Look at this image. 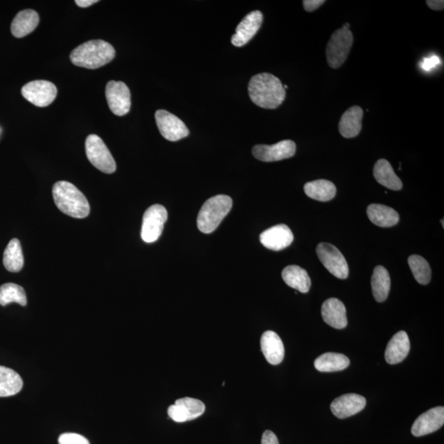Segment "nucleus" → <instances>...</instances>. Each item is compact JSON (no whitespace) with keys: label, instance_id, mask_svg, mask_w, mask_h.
I'll list each match as a JSON object with an SVG mask.
<instances>
[{"label":"nucleus","instance_id":"nucleus-1","mask_svg":"<svg viewBox=\"0 0 444 444\" xmlns=\"http://www.w3.org/2000/svg\"><path fill=\"white\" fill-rule=\"evenodd\" d=\"M250 99L263 109H277L286 98V90L274 75L262 73L252 77L249 84Z\"/></svg>","mask_w":444,"mask_h":444},{"label":"nucleus","instance_id":"nucleus-2","mask_svg":"<svg viewBox=\"0 0 444 444\" xmlns=\"http://www.w3.org/2000/svg\"><path fill=\"white\" fill-rule=\"evenodd\" d=\"M113 46L102 40L87 41L77 46L70 55L72 63L89 70H96L109 64L115 58Z\"/></svg>","mask_w":444,"mask_h":444},{"label":"nucleus","instance_id":"nucleus-3","mask_svg":"<svg viewBox=\"0 0 444 444\" xmlns=\"http://www.w3.org/2000/svg\"><path fill=\"white\" fill-rule=\"evenodd\" d=\"M55 204L66 215L74 218H85L90 213V205L85 195L73 184L56 182L52 189Z\"/></svg>","mask_w":444,"mask_h":444},{"label":"nucleus","instance_id":"nucleus-4","mask_svg":"<svg viewBox=\"0 0 444 444\" xmlns=\"http://www.w3.org/2000/svg\"><path fill=\"white\" fill-rule=\"evenodd\" d=\"M232 205L233 202L227 195H216L206 200L198 216L197 225L199 231L204 234L213 233L230 213Z\"/></svg>","mask_w":444,"mask_h":444},{"label":"nucleus","instance_id":"nucleus-5","mask_svg":"<svg viewBox=\"0 0 444 444\" xmlns=\"http://www.w3.org/2000/svg\"><path fill=\"white\" fill-rule=\"evenodd\" d=\"M353 40V34L350 29L342 28L335 30L326 49L328 64L332 69L340 68L347 60Z\"/></svg>","mask_w":444,"mask_h":444},{"label":"nucleus","instance_id":"nucleus-6","mask_svg":"<svg viewBox=\"0 0 444 444\" xmlns=\"http://www.w3.org/2000/svg\"><path fill=\"white\" fill-rule=\"evenodd\" d=\"M85 148L87 158L96 169L106 174H112L116 172L115 159L99 136L91 134L87 137Z\"/></svg>","mask_w":444,"mask_h":444},{"label":"nucleus","instance_id":"nucleus-7","mask_svg":"<svg viewBox=\"0 0 444 444\" xmlns=\"http://www.w3.org/2000/svg\"><path fill=\"white\" fill-rule=\"evenodd\" d=\"M168 218L165 206L159 204L150 206L143 215L141 236L144 242L153 243L162 235L164 225Z\"/></svg>","mask_w":444,"mask_h":444},{"label":"nucleus","instance_id":"nucleus-8","mask_svg":"<svg viewBox=\"0 0 444 444\" xmlns=\"http://www.w3.org/2000/svg\"><path fill=\"white\" fill-rule=\"evenodd\" d=\"M320 262L328 271L339 279L348 278L349 267L342 252L328 243H320L316 249Z\"/></svg>","mask_w":444,"mask_h":444},{"label":"nucleus","instance_id":"nucleus-9","mask_svg":"<svg viewBox=\"0 0 444 444\" xmlns=\"http://www.w3.org/2000/svg\"><path fill=\"white\" fill-rule=\"evenodd\" d=\"M106 96L108 106L116 116H123L130 112L131 94L125 82L116 81L108 82Z\"/></svg>","mask_w":444,"mask_h":444},{"label":"nucleus","instance_id":"nucleus-10","mask_svg":"<svg viewBox=\"0 0 444 444\" xmlns=\"http://www.w3.org/2000/svg\"><path fill=\"white\" fill-rule=\"evenodd\" d=\"M22 94L26 100L38 107L48 106L57 96V89L52 82L37 80L23 86Z\"/></svg>","mask_w":444,"mask_h":444},{"label":"nucleus","instance_id":"nucleus-11","mask_svg":"<svg viewBox=\"0 0 444 444\" xmlns=\"http://www.w3.org/2000/svg\"><path fill=\"white\" fill-rule=\"evenodd\" d=\"M157 125L163 138L170 142H177L189 135V131L185 123L177 116L167 111L156 112Z\"/></svg>","mask_w":444,"mask_h":444},{"label":"nucleus","instance_id":"nucleus-12","mask_svg":"<svg viewBox=\"0 0 444 444\" xmlns=\"http://www.w3.org/2000/svg\"><path fill=\"white\" fill-rule=\"evenodd\" d=\"M205 409L203 401L192 397H184L169 406L168 416L175 422L183 423L197 419L204 414Z\"/></svg>","mask_w":444,"mask_h":444},{"label":"nucleus","instance_id":"nucleus-13","mask_svg":"<svg viewBox=\"0 0 444 444\" xmlns=\"http://www.w3.org/2000/svg\"><path fill=\"white\" fill-rule=\"evenodd\" d=\"M296 145L292 140H283L273 145H256L252 155L261 162H272L291 158L296 154Z\"/></svg>","mask_w":444,"mask_h":444},{"label":"nucleus","instance_id":"nucleus-14","mask_svg":"<svg viewBox=\"0 0 444 444\" xmlns=\"http://www.w3.org/2000/svg\"><path fill=\"white\" fill-rule=\"evenodd\" d=\"M444 424V408H432L417 418L411 428V433L416 437L430 435L435 432Z\"/></svg>","mask_w":444,"mask_h":444},{"label":"nucleus","instance_id":"nucleus-15","mask_svg":"<svg viewBox=\"0 0 444 444\" xmlns=\"http://www.w3.org/2000/svg\"><path fill=\"white\" fill-rule=\"evenodd\" d=\"M262 21L263 15L259 10L248 14L236 28L235 34L231 38V43L236 48H241L249 43V41L259 32Z\"/></svg>","mask_w":444,"mask_h":444},{"label":"nucleus","instance_id":"nucleus-16","mask_svg":"<svg viewBox=\"0 0 444 444\" xmlns=\"http://www.w3.org/2000/svg\"><path fill=\"white\" fill-rule=\"evenodd\" d=\"M294 240L292 231L287 225L271 227L260 235L262 245L268 250L280 251L292 245Z\"/></svg>","mask_w":444,"mask_h":444},{"label":"nucleus","instance_id":"nucleus-17","mask_svg":"<svg viewBox=\"0 0 444 444\" xmlns=\"http://www.w3.org/2000/svg\"><path fill=\"white\" fill-rule=\"evenodd\" d=\"M366 399L364 396L355 394H345L335 399L331 404V411L339 419H345L364 410Z\"/></svg>","mask_w":444,"mask_h":444},{"label":"nucleus","instance_id":"nucleus-18","mask_svg":"<svg viewBox=\"0 0 444 444\" xmlns=\"http://www.w3.org/2000/svg\"><path fill=\"white\" fill-rule=\"evenodd\" d=\"M322 317L333 328L343 329L348 326L347 309L338 299H328L323 304Z\"/></svg>","mask_w":444,"mask_h":444},{"label":"nucleus","instance_id":"nucleus-19","mask_svg":"<svg viewBox=\"0 0 444 444\" xmlns=\"http://www.w3.org/2000/svg\"><path fill=\"white\" fill-rule=\"evenodd\" d=\"M363 116V109L358 106H354L345 111L339 122L340 135L345 138L357 137L362 128Z\"/></svg>","mask_w":444,"mask_h":444},{"label":"nucleus","instance_id":"nucleus-20","mask_svg":"<svg viewBox=\"0 0 444 444\" xmlns=\"http://www.w3.org/2000/svg\"><path fill=\"white\" fill-rule=\"evenodd\" d=\"M261 349L268 363L277 365L282 362L285 348L281 338L275 332L267 331L262 335Z\"/></svg>","mask_w":444,"mask_h":444},{"label":"nucleus","instance_id":"nucleus-21","mask_svg":"<svg viewBox=\"0 0 444 444\" xmlns=\"http://www.w3.org/2000/svg\"><path fill=\"white\" fill-rule=\"evenodd\" d=\"M411 348L410 340L404 331L396 333L390 340L385 352V359L390 365H396L404 361Z\"/></svg>","mask_w":444,"mask_h":444},{"label":"nucleus","instance_id":"nucleus-22","mask_svg":"<svg viewBox=\"0 0 444 444\" xmlns=\"http://www.w3.org/2000/svg\"><path fill=\"white\" fill-rule=\"evenodd\" d=\"M39 15L33 9L19 12L11 25V32L15 38H23L32 33L39 23Z\"/></svg>","mask_w":444,"mask_h":444},{"label":"nucleus","instance_id":"nucleus-23","mask_svg":"<svg viewBox=\"0 0 444 444\" xmlns=\"http://www.w3.org/2000/svg\"><path fill=\"white\" fill-rule=\"evenodd\" d=\"M374 177L377 182L391 190H401L404 186L391 164L385 159H380L375 163Z\"/></svg>","mask_w":444,"mask_h":444},{"label":"nucleus","instance_id":"nucleus-24","mask_svg":"<svg viewBox=\"0 0 444 444\" xmlns=\"http://www.w3.org/2000/svg\"><path fill=\"white\" fill-rule=\"evenodd\" d=\"M367 215L372 223L380 227H392L399 221V214L394 209L382 204H371Z\"/></svg>","mask_w":444,"mask_h":444},{"label":"nucleus","instance_id":"nucleus-25","mask_svg":"<svg viewBox=\"0 0 444 444\" xmlns=\"http://www.w3.org/2000/svg\"><path fill=\"white\" fill-rule=\"evenodd\" d=\"M282 278L287 285L301 293H307L311 287V280L306 270L304 268L292 265L285 267L282 272Z\"/></svg>","mask_w":444,"mask_h":444},{"label":"nucleus","instance_id":"nucleus-26","mask_svg":"<svg viewBox=\"0 0 444 444\" xmlns=\"http://www.w3.org/2000/svg\"><path fill=\"white\" fill-rule=\"evenodd\" d=\"M304 193L309 198L328 202L335 198L337 194V188L335 184L326 179H318L304 184Z\"/></svg>","mask_w":444,"mask_h":444},{"label":"nucleus","instance_id":"nucleus-27","mask_svg":"<svg viewBox=\"0 0 444 444\" xmlns=\"http://www.w3.org/2000/svg\"><path fill=\"white\" fill-rule=\"evenodd\" d=\"M371 286L375 301H385L390 292L391 280L389 273L384 267L377 266L374 268Z\"/></svg>","mask_w":444,"mask_h":444},{"label":"nucleus","instance_id":"nucleus-28","mask_svg":"<svg viewBox=\"0 0 444 444\" xmlns=\"http://www.w3.org/2000/svg\"><path fill=\"white\" fill-rule=\"evenodd\" d=\"M23 386V381L17 372L0 366V397L16 395Z\"/></svg>","mask_w":444,"mask_h":444},{"label":"nucleus","instance_id":"nucleus-29","mask_svg":"<svg viewBox=\"0 0 444 444\" xmlns=\"http://www.w3.org/2000/svg\"><path fill=\"white\" fill-rule=\"evenodd\" d=\"M4 265L9 272H18L23 270L24 257L22 245L18 239L9 241L4 252Z\"/></svg>","mask_w":444,"mask_h":444},{"label":"nucleus","instance_id":"nucleus-30","mask_svg":"<svg viewBox=\"0 0 444 444\" xmlns=\"http://www.w3.org/2000/svg\"><path fill=\"white\" fill-rule=\"evenodd\" d=\"M350 360L347 356L338 353H325L314 361V366L320 372H337L347 369Z\"/></svg>","mask_w":444,"mask_h":444},{"label":"nucleus","instance_id":"nucleus-31","mask_svg":"<svg viewBox=\"0 0 444 444\" xmlns=\"http://www.w3.org/2000/svg\"><path fill=\"white\" fill-rule=\"evenodd\" d=\"M13 302L22 306H27L28 299L24 289L14 283L4 284L0 287V304L6 306Z\"/></svg>","mask_w":444,"mask_h":444},{"label":"nucleus","instance_id":"nucleus-32","mask_svg":"<svg viewBox=\"0 0 444 444\" xmlns=\"http://www.w3.org/2000/svg\"><path fill=\"white\" fill-rule=\"evenodd\" d=\"M411 270L416 280L421 285H427L431 280V270L430 265L419 255H411L408 259Z\"/></svg>","mask_w":444,"mask_h":444},{"label":"nucleus","instance_id":"nucleus-33","mask_svg":"<svg viewBox=\"0 0 444 444\" xmlns=\"http://www.w3.org/2000/svg\"><path fill=\"white\" fill-rule=\"evenodd\" d=\"M59 444H90L89 440L74 433H65L59 438Z\"/></svg>","mask_w":444,"mask_h":444},{"label":"nucleus","instance_id":"nucleus-34","mask_svg":"<svg viewBox=\"0 0 444 444\" xmlns=\"http://www.w3.org/2000/svg\"><path fill=\"white\" fill-rule=\"evenodd\" d=\"M325 4L324 0H304V9L306 12L311 13L321 7Z\"/></svg>","mask_w":444,"mask_h":444},{"label":"nucleus","instance_id":"nucleus-35","mask_svg":"<svg viewBox=\"0 0 444 444\" xmlns=\"http://www.w3.org/2000/svg\"><path fill=\"white\" fill-rule=\"evenodd\" d=\"M261 444H279V441L274 433L266 431L263 433Z\"/></svg>","mask_w":444,"mask_h":444},{"label":"nucleus","instance_id":"nucleus-36","mask_svg":"<svg viewBox=\"0 0 444 444\" xmlns=\"http://www.w3.org/2000/svg\"><path fill=\"white\" fill-rule=\"evenodd\" d=\"M426 4L428 7L435 11H442L444 8V1L443 0H428Z\"/></svg>","mask_w":444,"mask_h":444},{"label":"nucleus","instance_id":"nucleus-37","mask_svg":"<svg viewBox=\"0 0 444 444\" xmlns=\"http://www.w3.org/2000/svg\"><path fill=\"white\" fill-rule=\"evenodd\" d=\"M97 0H76L75 3L77 6L81 8H87L91 6V5L97 3Z\"/></svg>","mask_w":444,"mask_h":444}]
</instances>
